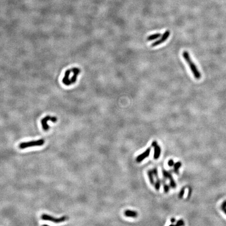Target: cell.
Here are the masks:
<instances>
[{
	"label": "cell",
	"instance_id": "obj_1",
	"mask_svg": "<svg viewBox=\"0 0 226 226\" xmlns=\"http://www.w3.org/2000/svg\"><path fill=\"white\" fill-rule=\"evenodd\" d=\"M81 70L76 67L67 70L63 79V84L67 86L74 84L76 82L77 78Z\"/></svg>",
	"mask_w": 226,
	"mask_h": 226
},
{
	"label": "cell",
	"instance_id": "obj_2",
	"mask_svg": "<svg viewBox=\"0 0 226 226\" xmlns=\"http://www.w3.org/2000/svg\"><path fill=\"white\" fill-rule=\"evenodd\" d=\"M182 56L185 61L187 63L191 69L192 74H193L194 78L196 79L199 80L201 78V74L199 71V69L197 68L195 64L192 60L190 54L187 51H184L183 52Z\"/></svg>",
	"mask_w": 226,
	"mask_h": 226
},
{
	"label": "cell",
	"instance_id": "obj_3",
	"mask_svg": "<svg viewBox=\"0 0 226 226\" xmlns=\"http://www.w3.org/2000/svg\"><path fill=\"white\" fill-rule=\"evenodd\" d=\"M45 144V140L44 139H39L37 140H34L30 142H23L19 144V148L21 149H24L28 148L36 147V146H41L44 145Z\"/></svg>",
	"mask_w": 226,
	"mask_h": 226
},
{
	"label": "cell",
	"instance_id": "obj_4",
	"mask_svg": "<svg viewBox=\"0 0 226 226\" xmlns=\"http://www.w3.org/2000/svg\"><path fill=\"white\" fill-rule=\"evenodd\" d=\"M41 219L43 221H50L54 223H59L64 222L68 219L67 216H63L60 218H55L52 216L48 215L46 214H43L41 216Z\"/></svg>",
	"mask_w": 226,
	"mask_h": 226
},
{
	"label": "cell",
	"instance_id": "obj_5",
	"mask_svg": "<svg viewBox=\"0 0 226 226\" xmlns=\"http://www.w3.org/2000/svg\"><path fill=\"white\" fill-rule=\"evenodd\" d=\"M50 120L52 121V123H56L57 121V118L55 116H47L46 117H44L41 120V125L42 127L43 128L44 131H48L49 129V126L48 124H47L48 121Z\"/></svg>",
	"mask_w": 226,
	"mask_h": 226
},
{
	"label": "cell",
	"instance_id": "obj_6",
	"mask_svg": "<svg viewBox=\"0 0 226 226\" xmlns=\"http://www.w3.org/2000/svg\"><path fill=\"white\" fill-rule=\"evenodd\" d=\"M162 174L163 177L166 179H169L170 181V184L172 188L174 189L177 188V184L175 182L173 177H172V175L170 172L166 171V170H162Z\"/></svg>",
	"mask_w": 226,
	"mask_h": 226
},
{
	"label": "cell",
	"instance_id": "obj_7",
	"mask_svg": "<svg viewBox=\"0 0 226 226\" xmlns=\"http://www.w3.org/2000/svg\"><path fill=\"white\" fill-rule=\"evenodd\" d=\"M170 35V31L169 30H166L163 34V35L162 36L160 39L153 42L152 44H151V47H155L158 46L159 45L163 43L169 38Z\"/></svg>",
	"mask_w": 226,
	"mask_h": 226
},
{
	"label": "cell",
	"instance_id": "obj_8",
	"mask_svg": "<svg viewBox=\"0 0 226 226\" xmlns=\"http://www.w3.org/2000/svg\"><path fill=\"white\" fill-rule=\"evenodd\" d=\"M151 147L154 148L153 158L155 160H158L161 155V149L160 146L158 145L157 142L153 141L151 144Z\"/></svg>",
	"mask_w": 226,
	"mask_h": 226
},
{
	"label": "cell",
	"instance_id": "obj_9",
	"mask_svg": "<svg viewBox=\"0 0 226 226\" xmlns=\"http://www.w3.org/2000/svg\"><path fill=\"white\" fill-rule=\"evenodd\" d=\"M151 150V147L148 148L145 150L144 152L142 153L140 155H138L136 158L137 162L140 163L144 161L146 158H148L150 155V152Z\"/></svg>",
	"mask_w": 226,
	"mask_h": 226
},
{
	"label": "cell",
	"instance_id": "obj_10",
	"mask_svg": "<svg viewBox=\"0 0 226 226\" xmlns=\"http://www.w3.org/2000/svg\"><path fill=\"white\" fill-rule=\"evenodd\" d=\"M124 215L127 217L136 218L138 216V212L134 210H126L124 212Z\"/></svg>",
	"mask_w": 226,
	"mask_h": 226
},
{
	"label": "cell",
	"instance_id": "obj_11",
	"mask_svg": "<svg viewBox=\"0 0 226 226\" xmlns=\"http://www.w3.org/2000/svg\"><path fill=\"white\" fill-rule=\"evenodd\" d=\"M148 175L149 179V181L151 185H155V180H154V174L153 172V170H149L147 172Z\"/></svg>",
	"mask_w": 226,
	"mask_h": 226
},
{
	"label": "cell",
	"instance_id": "obj_12",
	"mask_svg": "<svg viewBox=\"0 0 226 226\" xmlns=\"http://www.w3.org/2000/svg\"><path fill=\"white\" fill-rule=\"evenodd\" d=\"M161 36V34L160 33H155L152 35H151L149 36L147 38V40L148 41H152L153 40H155L158 39V38L160 37Z\"/></svg>",
	"mask_w": 226,
	"mask_h": 226
},
{
	"label": "cell",
	"instance_id": "obj_13",
	"mask_svg": "<svg viewBox=\"0 0 226 226\" xmlns=\"http://www.w3.org/2000/svg\"><path fill=\"white\" fill-rule=\"evenodd\" d=\"M166 179H164L163 177V179L161 180V183H162L163 186L164 192L166 193H168L169 192V190H170V186L167 184V183H166Z\"/></svg>",
	"mask_w": 226,
	"mask_h": 226
},
{
	"label": "cell",
	"instance_id": "obj_14",
	"mask_svg": "<svg viewBox=\"0 0 226 226\" xmlns=\"http://www.w3.org/2000/svg\"><path fill=\"white\" fill-rule=\"evenodd\" d=\"M161 184V180L160 179V178L156 179V181L155 183V190L157 191H159L160 189Z\"/></svg>",
	"mask_w": 226,
	"mask_h": 226
},
{
	"label": "cell",
	"instance_id": "obj_15",
	"mask_svg": "<svg viewBox=\"0 0 226 226\" xmlns=\"http://www.w3.org/2000/svg\"><path fill=\"white\" fill-rule=\"evenodd\" d=\"M181 166H182V163L180 161L177 162V163H174V171L175 173H177V174L179 173V170L180 169Z\"/></svg>",
	"mask_w": 226,
	"mask_h": 226
},
{
	"label": "cell",
	"instance_id": "obj_16",
	"mask_svg": "<svg viewBox=\"0 0 226 226\" xmlns=\"http://www.w3.org/2000/svg\"><path fill=\"white\" fill-rule=\"evenodd\" d=\"M185 187H183V188L181 190V191H180V193L179 194V199H183V196L184 195V194H185Z\"/></svg>",
	"mask_w": 226,
	"mask_h": 226
},
{
	"label": "cell",
	"instance_id": "obj_17",
	"mask_svg": "<svg viewBox=\"0 0 226 226\" xmlns=\"http://www.w3.org/2000/svg\"><path fill=\"white\" fill-rule=\"evenodd\" d=\"M184 225H185L184 221H183L182 219H180V220L177 221V223H175V225L177 226H184Z\"/></svg>",
	"mask_w": 226,
	"mask_h": 226
},
{
	"label": "cell",
	"instance_id": "obj_18",
	"mask_svg": "<svg viewBox=\"0 0 226 226\" xmlns=\"http://www.w3.org/2000/svg\"><path fill=\"white\" fill-rule=\"evenodd\" d=\"M152 170L153 174H154V176L155 177V178L156 179L159 178V174H158V169L157 168H155L154 169H153Z\"/></svg>",
	"mask_w": 226,
	"mask_h": 226
},
{
	"label": "cell",
	"instance_id": "obj_19",
	"mask_svg": "<svg viewBox=\"0 0 226 226\" xmlns=\"http://www.w3.org/2000/svg\"><path fill=\"white\" fill-rule=\"evenodd\" d=\"M174 160H173V159H170V160H169V161H168V166H173L174 165Z\"/></svg>",
	"mask_w": 226,
	"mask_h": 226
},
{
	"label": "cell",
	"instance_id": "obj_20",
	"mask_svg": "<svg viewBox=\"0 0 226 226\" xmlns=\"http://www.w3.org/2000/svg\"><path fill=\"white\" fill-rule=\"evenodd\" d=\"M192 188H191V187H190V188H189V189H188V199H189L190 198V197L191 196V195H192Z\"/></svg>",
	"mask_w": 226,
	"mask_h": 226
},
{
	"label": "cell",
	"instance_id": "obj_21",
	"mask_svg": "<svg viewBox=\"0 0 226 226\" xmlns=\"http://www.w3.org/2000/svg\"><path fill=\"white\" fill-rule=\"evenodd\" d=\"M221 208L222 210L223 211L224 213L226 215V206H223V205H221Z\"/></svg>",
	"mask_w": 226,
	"mask_h": 226
},
{
	"label": "cell",
	"instance_id": "obj_22",
	"mask_svg": "<svg viewBox=\"0 0 226 226\" xmlns=\"http://www.w3.org/2000/svg\"><path fill=\"white\" fill-rule=\"evenodd\" d=\"M170 221H171V223L173 224V223H174L176 222V219L174 218H172Z\"/></svg>",
	"mask_w": 226,
	"mask_h": 226
},
{
	"label": "cell",
	"instance_id": "obj_23",
	"mask_svg": "<svg viewBox=\"0 0 226 226\" xmlns=\"http://www.w3.org/2000/svg\"><path fill=\"white\" fill-rule=\"evenodd\" d=\"M223 205V206H226V201H225L224 202H223V203L222 204V205Z\"/></svg>",
	"mask_w": 226,
	"mask_h": 226
}]
</instances>
